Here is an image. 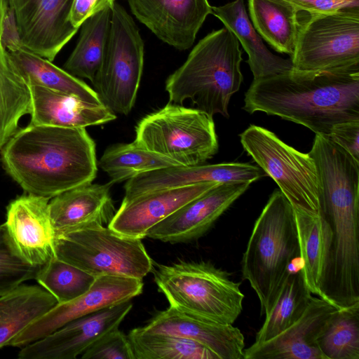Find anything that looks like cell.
I'll list each match as a JSON object with an SVG mask.
<instances>
[{
    "instance_id": "6da1fadb",
    "label": "cell",
    "mask_w": 359,
    "mask_h": 359,
    "mask_svg": "<svg viewBox=\"0 0 359 359\" xmlns=\"http://www.w3.org/2000/svg\"><path fill=\"white\" fill-rule=\"evenodd\" d=\"M1 161L26 194L49 199L92 182L97 172L95 143L86 128L29 124L1 149Z\"/></svg>"
},
{
    "instance_id": "7a4b0ae2",
    "label": "cell",
    "mask_w": 359,
    "mask_h": 359,
    "mask_svg": "<svg viewBox=\"0 0 359 359\" xmlns=\"http://www.w3.org/2000/svg\"><path fill=\"white\" fill-rule=\"evenodd\" d=\"M243 109L262 111L327 136L334 126L359 119V69L288 72L253 80Z\"/></svg>"
},
{
    "instance_id": "3957f363",
    "label": "cell",
    "mask_w": 359,
    "mask_h": 359,
    "mask_svg": "<svg viewBox=\"0 0 359 359\" xmlns=\"http://www.w3.org/2000/svg\"><path fill=\"white\" fill-rule=\"evenodd\" d=\"M242 51L236 36L226 27L212 31L194 47L184 63L165 82L169 102L190 100L213 117L229 118L228 105L243 82Z\"/></svg>"
},
{
    "instance_id": "277c9868",
    "label": "cell",
    "mask_w": 359,
    "mask_h": 359,
    "mask_svg": "<svg viewBox=\"0 0 359 359\" xmlns=\"http://www.w3.org/2000/svg\"><path fill=\"white\" fill-rule=\"evenodd\" d=\"M297 258L299 245L293 209L278 189L256 219L241 262L243 279L255 292L262 314L272 309Z\"/></svg>"
},
{
    "instance_id": "5b68a950",
    "label": "cell",
    "mask_w": 359,
    "mask_h": 359,
    "mask_svg": "<svg viewBox=\"0 0 359 359\" xmlns=\"http://www.w3.org/2000/svg\"><path fill=\"white\" fill-rule=\"evenodd\" d=\"M208 262L158 265L154 281L170 306L204 320L233 325L243 311L241 283Z\"/></svg>"
},
{
    "instance_id": "8992f818",
    "label": "cell",
    "mask_w": 359,
    "mask_h": 359,
    "mask_svg": "<svg viewBox=\"0 0 359 359\" xmlns=\"http://www.w3.org/2000/svg\"><path fill=\"white\" fill-rule=\"evenodd\" d=\"M55 257L88 273L142 279L153 262L142 238L119 233L98 223L56 232Z\"/></svg>"
},
{
    "instance_id": "52a82bcc",
    "label": "cell",
    "mask_w": 359,
    "mask_h": 359,
    "mask_svg": "<svg viewBox=\"0 0 359 359\" xmlns=\"http://www.w3.org/2000/svg\"><path fill=\"white\" fill-rule=\"evenodd\" d=\"M134 142L184 166L202 165L219 149L213 117L170 102L140 121Z\"/></svg>"
},
{
    "instance_id": "ba28073f",
    "label": "cell",
    "mask_w": 359,
    "mask_h": 359,
    "mask_svg": "<svg viewBox=\"0 0 359 359\" xmlns=\"http://www.w3.org/2000/svg\"><path fill=\"white\" fill-rule=\"evenodd\" d=\"M308 14L300 22L290 57L292 69L306 72L359 69V8Z\"/></svg>"
},
{
    "instance_id": "9c48e42d",
    "label": "cell",
    "mask_w": 359,
    "mask_h": 359,
    "mask_svg": "<svg viewBox=\"0 0 359 359\" xmlns=\"http://www.w3.org/2000/svg\"><path fill=\"white\" fill-rule=\"evenodd\" d=\"M100 69L92 83L101 102L114 114L128 115L137 97L144 65V42L124 8L115 3Z\"/></svg>"
},
{
    "instance_id": "30bf717a",
    "label": "cell",
    "mask_w": 359,
    "mask_h": 359,
    "mask_svg": "<svg viewBox=\"0 0 359 359\" xmlns=\"http://www.w3.org/2000/svg\"><path fill=\"white\" fill-rule=\"evenodd\" d=\"M244 150L278 184L293 209L323 208L313 159L287 145L273 132L255 125L239 135Z\"/></svg>"
},
{
    "instance_id": "8fae6325",
    "label": "cell",
    "mask_w": 359,
    "mask_h": 359,
    "mask_svg": "<svg viewBox=\"0 0 359 359\" xmlns=\"http://www.w3.org/2000/svg\"><path fill=\"white\" fill-rule=\"evenodd\" d=\"M143 285L142 279L136 278L109 275L96 277L86 292L72 301L57 304L17 334L8 346L22 348L75 319L131 300L142 292Z\"/></svg>"
},
{
    "instance_id": "7c38bea8",
    "label": "cell",
    "mask_w": 359,
    "mask_h": 359,
    "mask_svg": "<svg viewBox=\"0 0 359 359\" xmlns=\"http://www.w3.org/2000/svg\"><path fill=\"white\" fill-rule=\"evenodd\" d=\"M74 0H6L17 42L53 61L78 31L71 22Z\"/></svg>"
},
{
    "instance_id": "4fadbf2b",
    "label": "cell",
    "mask_w": 359,
    "mask_h": 359,
    "mask_svg": "<svg viewBox=\"0 0 359 359\" xmlns=\"http://www.w3.org/2000/svg\"><path fill=\"white\" fill-rule=\"evenodd\" d=\"M50 199L29 194L11 201L3 224L14 253L25 263L40 267L55 256V229L48 208Z\"/></svg>"
},
{
    "instance_id": "5bb4252c",
    "label": "cell",
    "mask_w": 359,
    "mask_h": 359,
    "mask_svg": "<svg viewBox=\"0 0 359 359\" xmlns=\"http://www.w3.org/2000/svg\"><path fill=\"white\" fill-rule=\"evenodd\" d=\"M130 300L69 322L20 348L19 359H74L107 333L118 328L130 311Z\"/></svg>"
},
{
    "instance_id": "9a60e30c",
    "label": "cell",
    "mask_w": 359,
    "mask_h": 359,
    "mask_svg": "<svg viewBox=\"0 0 359 359\" xmlns=\"http://www.w3.org/2000/svg\"><path fill=\"white\" fill-rule=\"evenodd\" d=\"M250 184L226 182L215 185L154 225L145 237L171 243L198 239L212 228Z\"/></svg>"
},
{
    "instance_id": "2e32d148",
    "label": "cell",
    "mask_w": 359,
    "mask_h": 359,
    "mask_svg": "<svg viewBox=\"0 0 359 359\" xmlns=\"http://www.w3.org/2000/svg\"><path fill=\"white\" fill-rule=\"evenodd\" d=\"M133 14L159 39L180 50L192 46L212 6L208 0H127Z\"/></svg>"
},
{
    "instance_id": "e0dca14e",
    "label": "cell",
    "mask_w": 359,
    "mask_h": 359,
    "mask_svg": "<svg viewBox=\"0 0 359 359\" xmlns=\"http://www.w3.org/2000/svg\"><path fill=\"white\" fill-rule=\"evenodd\" d=\"M218 184L201 182L147 192L123 200L108 226L125 236L144 238L154 225Z\"/></svg>"
},
{
    "instance_id": "ac0fdd59",
    "label": "cell",
    "mask_w": 359,
    "mask_h": 359,
    "mask_svg": "<svg viewBox=\"0 0 359 359\" xmlns=\"http://www.w3.org/2000/svg\"><path fill=\"white\" fill-rule=\"evenodd\" d=\"M266 174L259 167L246 163L178 165L140 174L127 180L123 200L168 189L201 182H252Z\"/></svg>"
},
{
    "instance_id": "d6986e66",
    "label": "cell",
    "mask_w": 359,
    "mask_h": 359,
    "mask_svg": "<svg viewBox=\"0 0 359 359\" xmlns=\"http://www.w3.org/2000/svg\"><path fill=\"white\" fill-rule=\"evenodd\" d=\"M335 309L325 299L312 295L298 320L273 339L245 348L244 359H324L316 339Z\"/></svg>"
},
{
    "instance_id": "ffe728a7",
    "label": "cell",
    "mask_w": 359,
    "mask_h": 359,
    "mask_svg": "<svg viewBox=\"0 0 359 359\" xmlns=\"http://www.w3.org/2000/svg\"><path fill=\"white\" fill-rule=\"evenodd\" d=\"M142 328L149 332L165 333L198 342L219 359H244L245 339L233 325L210 323L172 306L159 311Z\"/></svg>"
},
{
    "instance_id": "44dd1931",
    "label": "cell",
    "mask_w": 359,
    "mask_h": 359,
    "mask_svg": "<svg viewBox=\"0 0 359 359\" xmlns=\"http://www.w3.org/2000/svg\"><path fill=\"white\" fill-rule=\"evenodd\" d=\"M29 86L32 97L31 125L86 128L116 118V114L104 104H90L76 95L40 86Z\"/></svg>"
},
{
    "instance_id": "7402d4cb",
    "label": "cell",
    "mask_w": 359,
    "mask_h": 359,
    "mask_svg": "<svg viewBox=\"0 0 359 359\" xmlns=\"http://www.w3.org/2000/svg\"><path fill=\"white\" fill-rule=\"evenodd\" d=\"M111 183L82 184L52 198L48 203L55 232L88 224H108L115 214L110 194Z\"/></svg>"
},
{
    "instance_id": "603a6c76",
    "label": "cell",
    "mask_w": 359,
    "mask_h": 359,
    "mask_svg": "<svg viewBox=\"0 0 359 359\" xmlns=\"http://www.w3.org/2000/svg\"><path fill=\"white\" fill-rule=\"evenodd\" d=\"M212 14L219 18L236 36L248 55V64L254 79L288 72L293 69L291 59L273 54L264 45L248 15L244 0H234L212 7Z\"/></svg>"
},
{
    "instance_id": "cb8c5ba5",
    "label": "cell",
    "mask_w": 359,
    "mask_h": 359,
    "mask_svg": "<svg viewBox=\"0 0 359 359\" xmlns=\"http://www.w3.org/2000/svg\"><path fill=\"white\" fill-rule=\"evenodd\" d=\"M6 47L11 60L29 86H40L74 95L90 104H103L97 93L86 83L51 61L22 48L16 40L11 41Z\"/></svg>"
},
{
    "instance_id": "d4e9b609",
    "label": "cell",
    "mask_w": 359,
    "mask_h": 359,
    "mask_svg": "<svg viewBox=\"0 0 359 359\" xmlns=\"http://www.w3.org/2000/svg\"><path fill=\"white\" fill-rule=\"evenodd\" d=\"M57 304L40 285L22 283L0 295V349Z\"/></svg>"
},
{
    "instance_id": "484cf974",
    "label": "cell",
    "mask_w": 359,
    "mask_h": 359,
    "mask_svg": "<svg viewBox=\"0 0 359 359\" xmlns=\"http://www.w3.org/2000/svg\"><path fill=\"white\" fill-rule=\"evenodd\" d=\"M255 29L276 51L292 56L300 21L297 8L283 0H249Z\"/></svg>"
},
{
    "instance_id": "4316f807",
    "label": "cell",
    "mask_w": 359,
    "mask_h": 359,
    "mask_svg": "<svg viewBox=\"0 0 359 359\" xmlns=\"http://www.w3.org/2000/svg\"><path fill=\"white\" fill-rule=\"evenodd\" d=\"M32 110L29 86L0 41V150L19 130V121Z\"/></svg>"
},
{
    "instance_id": "83f0119b",
    "label": "cell",
    "mask_w": 359,
    "mask_h": 359,
    "mask_svg": "<svg viewBox=\"0 0 359 359\" xmlns=\"http://www.w3.org/2000/svg\"><path fill=\"white\" fill-rule=\"evenodd\" d=\"M112 8H105L83 21L78 42L64 64V69L75 77L93 83L104 58L111 22Z\"/></svg>"
},
{
    "instance_id": "f1b7e54d",
    "label": "cell",
    "mask_w": 359,
    "mask_h": 359,
    "mask_svg": "<svg viewBox=\"0 0 359 359\" xmlns=\"http://www.w3.org/2000/svg\"><path fill=\"white\" fill-rule=\"evenodd\" d=\"M311 297L300 268L291 270L272 309L265 315L254 343L270 340L294 324L306 311Z\"/></svg>"
},
{
    "instance_id": "f546056e",
    "label": "cell",
    "mask_w": 359,
    "mask_h": 359,
    "mask_svg": "<svg viewBox=\"0 0 359 359\" xmlns=\"http://www.w3.org/2000/svg\"><path fill=\"white\" fill-rule=\"evenodd\" d=\"M316 343L324 359H359V302L336 309L323 325Z\"/></svg>"
},
{
    "instance_id": "4dcf8cb0",
    "label": "cell",
    "mask_w": 359,
    "mask_h": 359,
    "mask_svg": "<svg viewBox=\"0 0 359 359\" xmlns=\"http://www.w3.org/2000/svg\"><path fill=\"white\" fill-rule=\"evenodd\" d=\"M127 337L135 359H219L205 346L176 335L137 327Z\"/></svg>"
},
{
    "instance_id": "1f68e13d",
    "label": "cell",
    "mask_w": 359,
    "mask_h": 359,
    "mask_svg": "<svg viewBox=\"0 0 359 359\" xmlns=\"http://www.w3.org/2000/svg\"><path fill=\"white\" fill-rule=\"evenodd\" d=\"M97 165L109 175L110 182L114 184L147 172L181 165L133 142L108 147Z\"/></svg>"
},
{
    "instance_id": "d6a6232c",
    "label": "cell",
    "mask_w": 359,
    "mask_h": 359,
    "mask_svg": "<svg viewBox=\"0 0 359 359\" xmlns=\"http://www.w3.org/2000/svg\"><path fill=\"white\" fill-rule=\"evenodd\" d=\"M96 277L55 256L38 269L34 280L57 304L72 301L92 286Z\"/></svg>"
},
{
    "instance_id": "836d02e7",
    "label": "cell",
    "mask_w": 359,
    "mask_h": 359,
    "mask_svg": "<svg viewBox=\"0 0 359 359\" xmlns=\"http://www.w3.org/2000/svg\"><path fill=\"white\" fill-rule=\"evenodd\" d=\"M39 268L25 263L14 253L0 224V295L34 279Z\"/></svg>"
},
{
    "instance_id": "e575fe53",
    "label": "cell",
    "mask_w": 359,
    "mask_h": 359,
    "mask_svg": "<svg viewBox=\"0 0 359 359\" xmlns=\"http://www.w3.org/2000/svg\"><path fill=\"white\" fill-rule=\"evenodd\" d=\"M81 357L83 359H135L128 337L118 328L100 337Z\"/></svg>"
},
{
    "instance_id": "d590c367",
    "label": "cell",
    "mask_w": 359,
    "mask_h": 359,
    "mask_svg": "<svg viewBox=\"0 0 359 359\" xmlns=\"http://www.w3.org/2000/svg\"><path fill=\"white\" fill-rule=\"evenodd\" d=\"M326 137L359 162V119L336 124Z\"/></svg>"
},
{
    "instance_id": "8d00e7d4",
    "label": "cell",
    "mask_w": 359,
    "mask_h": 359,
    "mask_svg": "<svg viewBox=\"0 0 359 359\" xmlns=\"http://www.w3.org/2000/svg\"><path fill=\"white\" fill-rule=\"evenodd\" d=\"M308 13H326L340 9L359 8V0H283Z\"/></svg>"
},
{
    "instance_id": "74e56055",
    "label": "cell",
    "mask_w": 359,
    "mask_h": 359,
    "mask_svg": "<svg viewBox=\"0 0 359 359\" xmlns=\"http://www.w3.org/2000/svg\"><path fill=\"white\" fill-rule=\"evenodd\" d=\"M115 0H74L70 20L76 28H79L85 20L105 8H112Z\"/></svg>"
},
{
    "instance_id": "f35d334b",
    "label": "cell",
    "mask_w": 359,
    "mask_h": 359,
    "mask_svg": "<svg viewBox=\"0 0 359 359\" xmlns=\"http://www.w3.org/2000/svg\"><path fill=\"white\" fill-rule=\"evenodd\" d=\"M8 11L6 0H0V41H3Z\"/></svg>"
}]
</instances>
